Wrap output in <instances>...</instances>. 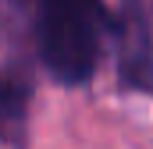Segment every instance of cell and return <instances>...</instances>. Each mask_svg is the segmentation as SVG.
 <instances>
[{"label":"cell","mask_w":153,"mask_h":149,"mask_svg":"<svg viewBox=\"0 0 153 149\" xmlns=\"http://www.w3.org/2000/svg\"><path fill=\"white\" fill-rule=\"evenodd\" d=\"M32 25L43 68L64 85H82L96 74L114 21L103 0H36Z\"/></svg>","instance_id":"1"},{"label":"cell","mask_w":153,"mask_h":149,"mask_svg":"<svg viewBox=\"0 0 153 149\" xmlns=\"http://www.w3.org/2000/svg\"><path fill=\"white\" fill-rule=\"evenodd\" d=\"M117 82L128 92L153 96V36L143 11V0L117 4Z\"/></svg>","instance_id":"2"},{"label":"cell","mask_w":153,"mask_h":149,"mask_svg":"<svg viewBox=\"0 0 153 149\" xmlns=\"http://www.w3.org/2000/svg\"><path fill=\"white\" fill-rule=\"evenodd\" d=\"M25 103H29V89L22 82L0 78V121L4 124H22L25 121Z\"/></svg>","instance_id":"3"}]
</instances>
